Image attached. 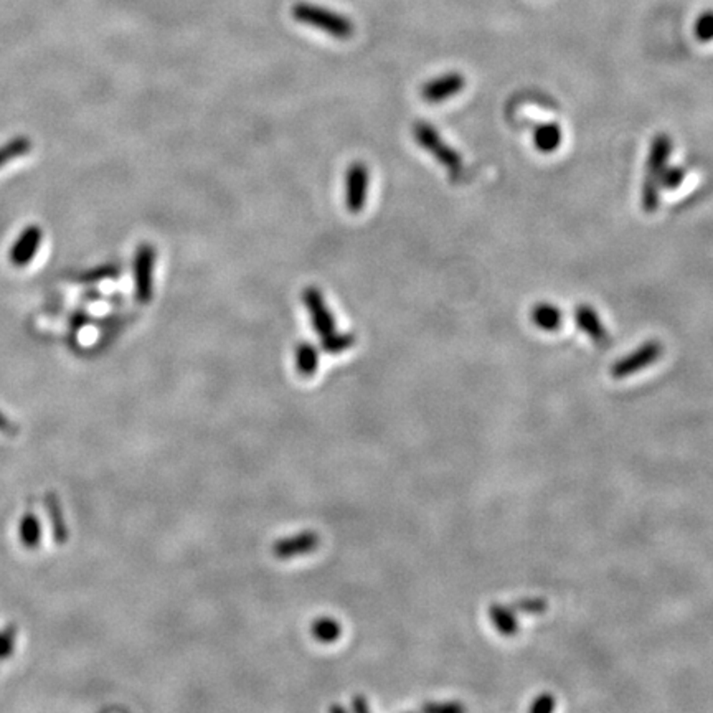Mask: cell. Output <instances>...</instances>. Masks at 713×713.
I'll return each instance as SVG.
<instances>
[{
  "mask_svg": "<svg viewBox=\"0 0 713 713\" xmlns=\"http://www.w3.org/2000/svg\"><path fill=\"white\" fill-rule=\"evenodd\" d=\"M672 153V139L667 134H658L649 149L646 174L641 190V205L646 213H654L660 205V177L664 174Z\"/></svg>",
  "mask_w": 713,
  "mask_h": 713,
  "instance_id": "obj_1",
  "label": "cell"
},
{
  "mask_svg": "<svg viewBox=\"0 0 713 713\" xmlns=\"http://www.w3.org/2000/svg\"><path fill=\"white\" fill-rule=\"evenodd\" d=\"M291 13L296 22L318 29L320 32L327 33L339 40H347L355 32L353 23L349 17L311 2H297L293 5Z\"/></svg>",
  "mask_w": 713,
  "mask_h": 713,
  "instance_id": "obj_2",
  "label": "cell"
},
{
  "mask_svg": "<svg viewBox=\"0 0 713 713\" xmlns=\"http://www.w3.org/2000/svg\"><path fill=\"white\" fill-rule=\"evenodd\" d=\"M413 134H415L417 143L425 151H428L429 154L433 155L439 164L448 170L451 178L460 180L464 176V161H462L461 155L443 141V137L431 124L418 121L413 126Z\"/></svg>",
  "mask_w": 713,
  "mask_h": 713,
  "instance_id": "obj_3",
  "label": "cell"
},
{
  "mask_svg": "<svg viewBox=\"0 0 713 713\" xmlns=\"http://www.w3.org/2000/svg\"><path fill=\"white\" fill-rule=\"evenodd\" d=\"M664 353V345L658 341L644 342L636 351L627 353L623 359L613 363L611 377L615 380H623L634 373L641 372L643 369L651 367L658 362Z\"/></svg>",
  "mask_w": 713,
  "mask_h": 713,
  "instance_id": "obj_4",
  "label": "cell"
},
{
  "mask_svg": "<svg viewBox=\"0 0 713 713\" xmlns=\"http://www.w3.org/2000/svg\"><path fill=\"white\" fill-rule=\"evenodd\" d=\"M154 263V248L151 245H141L134 256V286H136V297L143 304H147L153 297Z\"/></svg>",
  "mask_w": 713,
  "mask_h": 713,
  "instance_id": "obj_5",
  "label": "cell"
},
{
  "mask_svg": "<svg viewBox=\"0 0 713 713\" xmlns=\"http://www.w3.org/2000/svg\"><path fill=\"white\" fill-rule=\"evenodd\" d=\"M464 88H466L464 75L458 71H451V73H444V75L433 78V79H429L428 83H425L421 87V98L425 99L427 103L436 104V103H443L446 99L454 98Z\"/></svg>",
  "mask_w": 713,
  "mask_h": 713,
  "instance_id": "obj_6",
  "label": "cell"
},
{
  "mask_svg": "<svg viewBox=\"0 0 713 713\" xmlns=\"http://www.w3.org/2000/svg\"><path fill=\"white\" fill-rule=\"evenodd\" d=\"M42 242H44V231L38 225L25 227L11 246V252H9L11 263L17 268L29 266L32 263L33 258L37 256L38 248L42 246Z\"/></svg>",
  "mask_w": 713,
  "mask_h": 713,
  "instance_id": "obj_7",
  "label": "cell"
},
{
  "mask_svg": "<svg viewBox=\"0 0 713 713\" xmlns=\"http://www.w3.org/2000/svg\"><path fill=\"white\" fill-rule=\"evenodd\" d=\"M369 190V169L362 162H355L347 170L345 178V205L352 213H359L365 205Z\"/></svg>",
  "mask_w": 713,
  "mask_h": 713,
  "instance_id": "obj_8",
  "label": "cell"
},
{
  "mask_svg": "<svg viewBox=\"0 0 713 713\" xmlns=\"http://www.w3.org/2000/svg\"><path fill=\"white\" fill-rule=\"evenodd\" d=\"M303 301H304V304L308 308L312 326H314V329H316L319 336H322V339H326V337H329L330 334H334L336 332V322H334V318H332V314H330L320 291L316 289V287H308L303 293Z\"/></svg>",
  "mask_w": 713,
  "mask_h": 713,
  "instance_id": "obj_9",
  "label": "cell"
},
{
  "mask_svg": "<svg viewBox=\"0 0 713 713\" xmlns=\"http://www.w3.org/2000/svg\"><path fill=\"white\" fill-rule=\"evenodd\" d=\"M575 322L580 329L592 339L598 347H608L611 342V336L604 327L600 314L588 304H580L575 309Z\"/></svg>",
  "mask_w": 713,
  "mask_h": 713,
  "instance_id": "obj_10",
  "label": "cell"
},
{
  "mask_svg": "<svg viewBox=\"0 0 713 713\" xmlns=\"http://www.w3.org/2000/svg\"><path fill=\"white\" fill-rule=\"evenodd\" d=\"M489 618H491V623L494 626L495 631L501 636L512 637L518 633L517 613L512 609V606L493 604L489 608Z\"/></svg>",
  "mask_w": 713,
  "mask_h": 713,
  "instance_id": "obj_11",
  "label": "cell"
},
{
  "mask_svg": "<svg viewBox=\"0 0 713 713\" xmlns=\"http://www.w3.org/2000/svg\"><path fill=\"white\" fill-rule=\"evenodd\" d=\"M530 319L535 327L545 332H555L563 322V314L557 306L550 303H538L530 311Z\"/></svg>",
  "mask_w": 713,
  "mask_h": 713,
  "instance_id": "obj_12",
  "label": "cell"
},
{
  "mask_svg": "<svg viewBox=\"0 0 713 713\" xmlns=\"http://www.w3.org/2000/svg\"><path fill=\"white\" fill-rule=\"evenodd\" d=\"M561 139H563V134H561V128L557 122H547V124L537 126V129L534 132L535 149L543 154L555 153L561 144Z\"/></svg>",
  "mask_w": 713,
  "mask_h": 713,
  "instance_id": "obj_13",
  "label": "cell"
},
{
  "mask_svg": "<svg viewBox=\"0 0 713 713\" xmlns=\"http://www.w3.org/2000/svg\"><path fill=\"white\" fill-rule=\"evenodd\" d=\"M19 535H21V542L23 547L27 549H35L40 543L42 538V526L40 520L33 512H27L21 520V528H19Z\"/></svg>",
  "mask_w": 713,
  "mask_h": 713,
  "instance_id": "obj_14",
  "label": "cell"
},
{
  "mask_svg": "<svg viewBox=\"0 0 713 713\" xmlns=\"http://www.w3.org/2000/svg\"><path fill=\"white\" fill-rule=\"evenodd\" d=\"M46 510H48V518L52 524L56 543H65V540L68 538V530H66L65 517H63L56 495L50 494L46 497Z\"/></svg>",
  "mask_w": 713,
  "mask_h": 713,
  "instance_id": "obj_15",
  "label": "cell"
},
{
  "mask_svg": "<svg viewBox=\"0 0 713 713\" xmlns=\"http://www.w3.org/2000/svg\"><path fill=\"white\" fill-rule=\"evenodd\" d=\"M32 149V143L27 137H13L9 143L0 145V169L12 162L17 161L19 157L29 154Z\"/></svg>",
  "mask_w": 713,
  "mask_h": 713,
  "instance_id": "obj_16",
  "label": "cell"
},
{
  "mask_svg": "<svg viewBox=\"0 0 713 713\" xmlns=\"http://www.w3.org/2000/svg\"><path fill=\"white\" fill-rule=\"evenodd\" d=\"M297 367L303 375H312L318 369L319 357L316 349L311 344H301L297 347Z\"/></svg>",
  "mask_w": 713,
  "mask_h": 713,
  "instance_id": "obj_17",
  "label": "cell"
},
{
  "mask_svg": "<svg viewBox=\"0 0 713 713\" xmlns=\"http://www.w3.org/2000/svg\"><path fill=\"white\" fill-rule=\"evenodd\" d=\"M693 35L699 42L710 44L713 42V11H705L695 19Z\"/></svg>",
  "mask_w": 713,
  "mask_h": 713,
  "instance_id": "obj_18",
  "label": "cell"
},
{
  "mask_svg": "<svg viewBox=\"0 0 713 713\" xmlns=\"http://www.w3.org/2000/svg\"><path fill=\"white\" fill-rule=\"evenodd\" d=\"M512 609L516 613H524V615H542L547 611L549 603L543 598H520L517 600L516 603L510 604Z\"/></svg>",
  "mask_w": 713,
  "mask_h": 713,
  "instance_id": "obj_19",
  "label": "cell"
},
{
  "mask_svg": "<svg viewBox=\"0 0 713 713\" xmlns=\"http://www.w3.org/2000/svg\"><path fill=\"white\" fill-rule=\"evenodd\" d=\"M685 174H687L685 169H682L679 165H676V167H666L664 174L660 177V187H662V188H667V190H674V188H677V187L681 186L682 182H684Z\"/></svg>",
  "mask_w": 713,
  "mask_h": 713,
  "instance_id": "obj_20",
  "label": "cell"
},
{
  "mask_svg": "<svg viewBox=\"0 0 713 713\" xmlns=\"http://www.w3.org/2000/svg\"><path fill=\"white\" fill-rule=\"evenodd\" d=\"M352 342H353V337L349 336V334H330L329 337H326L324 339V349L327 352H332V353H337V352L345 351V349H349L352 345Z\"/></svg>",
  "mask_w": 713,
  "mask_h": 713,
  "instance_id": "obj_21",
  "label": "cell"
},
{
  "mask_svg": "<svg viewBox=\"0 0 713 713\" xmlns=\"http://www.w3.org/2000/svg\"><path fill=\"white\" fill-rule=\"evenodd\" d=\"M555 707H557L555 697L550 695V693H542V695H538L537 699L534 701V703L528 707V710L532 713H550L555 710Z\"/></svg>",
  "mask_w": 713,
  "mask_h": 713,
  "instance_id": "obj_22",
  "label": "cell"
},
{
  "mask_svg": "<svg viewBox=\"0 0 713 713\" xmlns=\"http://www.w3.org/2000/svg\"><path fill=\"white\" fill-rule=\"evenodd\" d=\"M339 634V631H337V625L336 623H332V621H322V623H319L316 626V636L319 639H324V641H334L336 637Z\"/></svg>",
  "mask_w": 713,
  "mask_h": 713,
  "instance_id": "obj_23",
  "label": "cell"
},
{
  "mask_svg": "<svg viewBox=\"0 0 713 713\" xmlns=\"http://www.w3.org/2000/svg\"><path fill=\"white\" fill-rule=\"evenodd\" d=\"M13 649V636L11 633H0V659L9 658Z\"/></svg>",
  "mask_w": 713,
  "mask_h": 713,
  "instance_id": "obj_24",
  "label": "cell"
},
{
  "mask_svg": "<svg viewBox=\"0 0 713 713\" xmlns=\"http://www.w3.org/2000/svg\"><path fill=\"white\" fill-rule=\"evenodd\" d=\"M425 710H428V712L456 713L464 710V707L460 705V703H444V705H428V707H425Z\"/></svg>",
  "mask_w": 713,
  "mask_h": 713,
  "instance_id": "obj_25",
  "label": "cell"
},
{
  "mask_svg": "<svg viewBox=\"0 0 713 713\" xmlns=\"http://www.w3.org/2000/svg\"><path fill=\"white\" fill-rule=\"evenodd\" d=\"M0 431L2 433H15V427L12 425L11 421H9V418L5 417L2 411H0Z\"/></svg>",
  "mask_w": 713,
  "mask_h": 713,
  "instance_id": "obj_26",
  "label": "cell"
}]
</instances>
